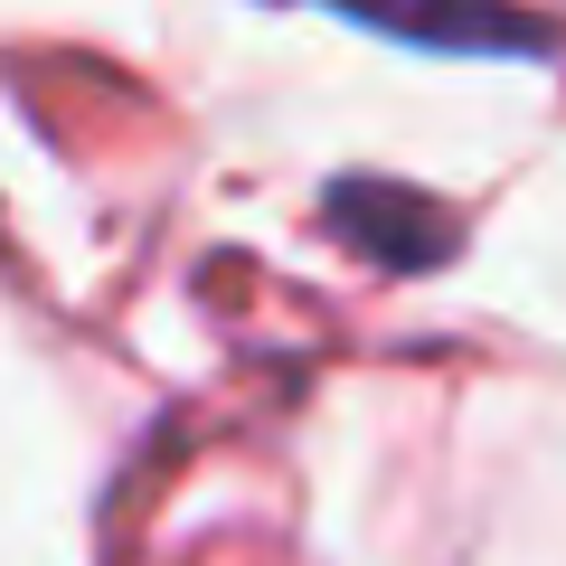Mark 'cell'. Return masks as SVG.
<instances>
[{"mask_svg": "<svg viewBox=\"0 0 566 566\" xmlns=\"http://www.w3.org/2000/svg\"><path fill=\"white\" fill-rule=\"evenodd\" d=\"M331 218L378 264H444L453 255V218L424 189H397V180H340L331 189Z\"/></svg>", "mask_w": 566, "mask_h": 566, "instance_id": "6da1fadb", "label": "cell"}, {"mask_svg": "<svg viewBox=\"0 0 566 566\" xmlns=\"http://www.w3.org/2000/svg\"><path fill=\"white\" fill-rule=\"evenodd\" d=\"M368 29L416 39V48H547V29H463V20H434V29H416V20H368Z\"/></svg>", "mask_w": 566, "mask_h": 566, "instance_id": "7a4b0ae2", "label": "cell"}]
</instances>
